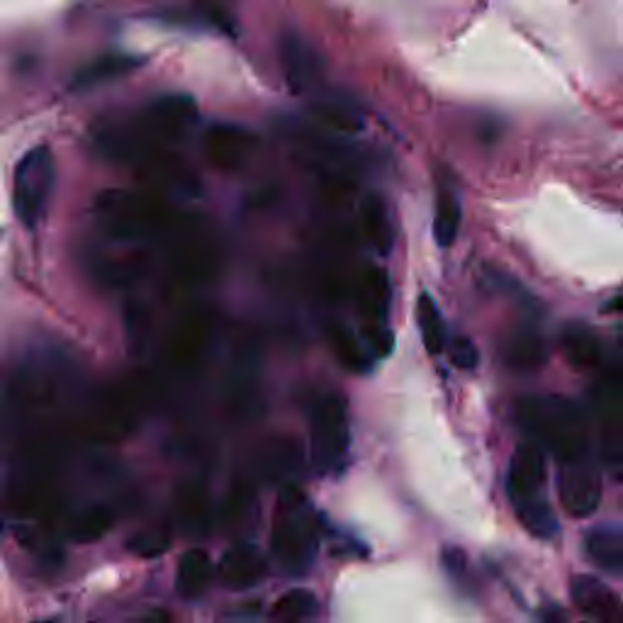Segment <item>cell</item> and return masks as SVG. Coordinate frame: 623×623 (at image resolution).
Returning <instances> with one entry per match:
<instances>
[{
    "label": "cell",
    "instance_id": "cell-9",
    "mask_svg": "<svg viewBox=\"0 0 623 623\" xmlns=\"http://www.w3.org/2000/svg\"><path fill=\"white\" fill-rule=\"evenodd\" d=\"M573 601L595 623H623L621 597L592 575H577L573 579Z\"/></svg>",
    "mask_w": 623,
    "mask_h": 623
},
{
    "label": "cell",
    "instance_id": "cell-11",
    "mask_svg": "<svg viewBox=\"0 0 623 623\" xmlns=\"http://www.w3.org/2000/svg\"><path fill=\"white\" fill-rule=\"evenodd\" d=\"M193 119H195V105L188 101V97L169 95L149 107L147 125L149 132L157 135L159 139H181Z\"/></svg>",
    "mask_w": 623,
    "mask_h": 623
},
{
    "label": "cell",
    "instance_id": "cell-22",
    "mask_svg": "<svg viewBox=\"0 0 623 623\" xmlns=\"http://www.w3.org/2000/svg\"><path fill=\"white\" fill-rule=\"evenodd\" d=\"M316 597L308 589H290L273 604V619L278 623H310L316 616Z\"/></svg>",
    "mask_w": 623,
    "mask_h": 623
},
{
    "label": "cell",
    "instance_id": "cell-1",
    "mask_svg": "<svg viewBox=\"0 0 623 623\" xmlns=\"http://www.w3.org/2000/svg\"><path fill=\"white\" fill-rule=\"evenodd\" d=\"M517 419L535 443L557 458V463L592 453V426L585 409L573 400L527 397L519 402Z\"/></svg>",
    "mask_w": 623,
    "mask_h": 623
},
{
    "label": "cell",
    "instance_id": "cell-5",
    "mask_svg": "<svg viewBox=\"0 0 623 623\" xmlns=\"http://www.w3.org/2000/svg\"><path fill=\"white\" fill-rule=\"evenodd\" d=\"M557 495L567 514L589 517L601 501V475L595 455H582L575 461L557 463Z\"/></svg>",
    "mask_w": 623,
    "mask_h": 623
},
{
    "label": "cell",
    "instance_id": "cell-29",
    "mask_svg": "<svg viewBox=\"0 0 623 623\" xmlns=\"http://www.w3.org/2000/svg\"><path fill=\"white\" fill-rule=\"evenodd\" d=\"M443 565H446V570L451 577H463L465 573V555L463 551H458V549H446L443 551Z\"/></svg>",
    "mask_w": 623,
    "mask_h": 623
},
{
    "label": "cell",
    "instance_id": "cell-17",
    "mask_svg": "<svg viewBox=\"0 0 623 623\" xmlns=\"http://www.w3.org/2000/svg\"><path fill=\"white\" fill-rule=\"evenodd\" d=\"M326 338H330V346L334 356L338 358L346 370L351 373H368L370 364H373V356L366 354V348L360 346V342H356V336L346 330L342 324H332L326 330Z\"/></svg>",
    "mask_w": 623,
    "mask_h": 623
},
{
    "label": "cell",
    "instance_id": "cell-30",
    "mask_svg": "<svg viewBox=\"0 0 623 623\" xmlns=\"http://www.w3.org/2000/svg\"><path fill=\"white\" fill-rule=\"evenodd\" d=\"M609 310H616V312H623V295H621V298H616V300H611V304H609Z\"/></svg>",
    "mask_w": 623,
    "mask_h": 623
},
{
    "label": "cell",
    "instance_id": "cell-20",
    "mask_svg": "<svg viewBox=\"0 0 623 623\" xmlns=\"http://www.w3.org/2000/svg\"><path fill=\"white\" fill-rule=\"evenodd\" d=\"M137 59L135 57H103L93 64H89L83 71L76 73L73 85L76 89H93V85H101L107 81H115L119 76H125L129 71L137 69Z\"/></svg>",
    "mask_w": 623,
    "mask_h": 623
},
{
    "label": "cell",
    "instance_id": "cell-15",
    "mask_svg": "<svg viewBox=\"0 0 623 623\" xmlns=\"http://www.w3.org/2000/svg\"><path fill=\"white\" fill-rule=\"evenodd\" d=\"M358 304L360 312L368 322L382 324L390 308V282L382 268H370L358 288Z\"/></svg>",
    "mask_w": 623,
    "mask_h": 623
},
{
    "label": "cell",
    "instance_id": "cell-18",
    "mask_svg": "<svg viewBox=\"0 0 623 623\" xmlns=\"http://www.w3.org/2000/svg\"><path fill=\"white\" fill-rule=\"evenodd\" d=\"M563 351L577 368H597L601 364V344L587 326H567L563 332Z\"/></svg>",
    "mask_w": 623,
    "mask_h": 623
},
{
    "label": "cell",
    "instance_id": "cell-28",
    "mask_svg": "<svg viewBox=\"0 0 623 623\" xmlns=\"http://www.w3.org/2000/svg\"><path fill=\"white\" fill-rule=\"evenodd\" d=\"M364 334L368 338L370 351H373L376 356H388L392 351V334L382 324H378V322L366 324Z\"/></svg>",
    "mask_w": 623,
    "mask_h": 623
},
{
    "label": "cell",
    "instance_id": "cell-6",
    "mask_svg": "<svg viewBox=\"0 0 623 623\" xmlns=\"http://www.w3.org/2000/svg\"><path fill=\"white\" fill-rule=\"evenodd\" d=\"M97 207H101L103 224L115 236H139L145 232H154L166 220L159 205L135 198L129 193H107Z\"/></svg>",
    "mask_w": 623,
    "mask_h": 623
},
{
    "label": "cell",
    "instance_id": "cell-31",
    "mask_svg": "<svg viewBox=\"0 0 623 623\" xmlns=\"http://www.w3.org/2000/svg\"><path fill=\"white\" fill-rule=\"evenodd\" d=\"M149 623H173V621H169L166 616H154Z\"/></svg>",
    "mask_w": 623,
    "mask_h": 623
},
{
    "label": "cell",
    "instance_id": "cell-4",
    "mask_svg": "<svg viewBox=\"0 0 623 623\" xmlns=\"http://www.w3.org/2000/svg\"><path fill=\"white\" fill-rule=\"evenodd\" d=\"M57 183V163L49 147H32L15 166V215L27 229L45 220L47 207Z\"/></svg>",
    "mask_w": 623,
    "mask_h": 623
},
{
    "label": "cell",
    "instance_id": "cell-27",
    "mask_svg": "<svg viewBox=\"0 0 623 623\" xmlns=\"http://www.w3.org/2000/svg\"><path fill=\"white\" fill-rule=\"evenodd\" d=\"M448 354H451V360L463 370H473L480 364V354H477V346L470 342L468 336L455 334L451 342H448Z\"/></svg>",
    "mask_w": 623,
    "mask_h": 623
},
{
    "label": "cell",
    "instance_id": "cell-12",
    "mask_svg": "<svg viewBox=\"0 0 623 623\" xmlns=\"http://www.w3.org/2000/svg\"><path fill=\"white\" fill-rule=\"evenodd\" d=\"M251 135L239 127H215L205 139V151L215 166L236 169L251 154Z\"/></svg>",
    "mask_w": 623,
    "mask_h": 623
},
{
    "label": "cell",
    "instance_id": "cell-2",
    "mask_svg": "<svg viewBox=\"0 0 623 623\" xmlns=\"http://www.w3.org/2000/svg\"><path fill=\"white\" fill-rule=\"evenodd\" d=\"M316 549H320V533L312 511L300 492H292L280 499L278 519L273 523V561L286 575L302 577L312 567Z\"/></svg>",
    "mask_w": 623,
    "mask_h": 623
},
{
    "label": "cell",
    "instance_id": "cell-8",
    "mask_svg": "<svg viewBox=\"0 0 623 623\" xmlns=\"http://www.w3.org/2000/svg\"><path fill=\"white\" fill-rule=\"evenodd\" d=\"M268 573V561L256 545L236 543L229 549L220 563H217V579L220 585L232 589V592H244V589L256 587Z\"/></svg>",
    "mask_w": 623,
    "mask_h": 623
},
{
    "label": "cell",
    "instance_id": "cell-26",
    "mask_svg": "<svg viewBox=\"0 0 623 623\" xmlns=\"http://www.w3.org/2000/svg\"><path fill=\"white\" fill-rule=\"evenodd\" d=\"M169 545H171V539H169L166 531L147 529V531L135 533L132 539H129L127 549L137 555H141V557H157L161 553H166Z\"/></svg>",
    "mask_w": 623,
    "mask_h": 623
},
{
    "label": "cell",
    "instance_id": "cell-23",
    "mask_svg": "<svg viewBox=\"0 0 623 623\" xmlns=\"http://www.w3.org/2000/svg\"><path fill=\"white\" fill-rule=\"evenodd\" d=\"M514 511H517L519 521L523 523V529L531 531L539 539H551V535L557 533V519L553 514V507L549 499H529V501H519L514 505Z\"/></svg>",
    "mask_w": 623,
    "mask_h": 623
},
{
    "label": "cell",
    "instance_id": "cell-21",
    "mask_svg": "<svg viewBox=\"0 0 623 623\" xmlns=\"http://www.w3.org/2000/svg\"><path fill=\"white\" fill-rule=\"evenodd\" d=\"M417 322H419V332L424 338V346L426 351L431 356H439L443 348H446V324H443V316L436 308V302L431 295H422L419 302H417Z\"/></svg>",
    "mask_w": 623,
    "mask_h": 623
},
{
    "label": "cell",
    "instance_id": "cell-14",
    "mask_svg": "<svg viewBox=\"0 0 623 623\" xmlns=\"http://www.w3.org/2000/svg\"><path fill=\"white\" fill-rule=\"evenodd\" d=\"M587 557L607 573H623V531L614 527H597L585 539Z\"/></svg>",
    "mask_w": 623,
    "mask_h": 623
},
{
    "label": "cell",
    "instance_id": "cell-16",
    "mask_svg": "<svg viewBox=\"0 0 623 623\" xmlns=\"http://www.w3.org/2000/svg\"><path fill=\"white\" fill-rule=\"evenodd\" d=\"M463 207L453 188H441L434 205V239L439 246H453L458 229H461Z\"/></svg>",
    "mask_w": 623,
    "mask_h": 623
},
{
    "label": "cell",
    "instance_id": "cell-7",
    "mask_svg": "<svg viewBox=\"0 0 623 623\" xmlns=\"http://www.w3.org/2000/svg\"><path fill=\"white\" fill-rule=\"evenodd\" d=\"M507 492L511 505L545 497V448L535 441L521 443L511 455Z\"/></svg>",
    "mask_w": 623,
    "mask_h": 623
},
{
    "label": "cell",
    "instance_id": "cell-3",
    "mask_svg": "<svg viewBox=\"0 0 623 623\" xmlns=\"http://www.w3.org/2000/svg\"><path fill=\"white\" fill-rule=\"evenodd\" d=\"M348 443H351V429L344 397L324 395L316 400L310 419V453L316 473H338L346 463Z\"/></svg>",
    "mask_w": 623,
    "mask_h": 623
},
{
    "label": "cell",
    "instance_id": "cell-10",
    "mask_svg": "<svg viewBox=\"0 0 623 623\" xmlns=\"http://www.w3.org/2000/svg\"><path fill=\"white\" fill-rule=\"evenodd\" d=\"M280 59H282V69H286V76L290 81V89L308 91L310 85L320 79L322 61L308 42L300 39L298 35H288L286 39H282Z\"/></svg>",
    "mask_w": 623,
    "mask_h": 623
},
{
    "label": "cell",
    "instance_id": "cell-25",
    "mask_svg": "<svg viewBox=\"0 0 623 623\" xmlns=\"http://www.w3.org/2000/svg\"><path fill=\"white\" fill-rule=\"evenodd\" d=\"M113 527V511L107 507H89L83 509L79 517L71 521V535L76 541H83V543H91L103 539V535L111 531Z\"/></svg>",
    "mask_w": 623,
    "mask_h": 623
},
{
    "label": "cell",
    "instance_id": "cell-13",
    "mask_svg": "<svg viewBox=\"0 0 623 623\" xmlns=\"http://www.w3.org/2000/svg\"><path fill=\"white\" fill-rule=\"evenodd\" d=\"M217 570L212 567L210 555L200 549L185 551L181 555L178 563V575H176V589L183 599H198L207 592L212 577Z\"/></svg>",
    "mask_w": 623,
    "mask_h": 623
},
{
    "label": "cell",
    "instance_id": "cell-19",
    "mask_svg": "<svg viewBox=\"0 0 623 623\" xmlns=\"http://www.w3.org/2000/svg\"><path fill=\"white\" fill-rule=\"evenodd\" d=\"M505 356L511 368L535 370L545 364V356H549V351H545V344L539 334L531 330H523L509 338Z\"/></svg>",
    "mask_w": 623,
    "mask_h": 623
},
{
    "label": "cell",
    "instance_id": "cell-24",
    "mask_svg": "<svg viewBox=\"0 0 623 623\" xmlns=\"http://www.w3.org/2000/svg\"><path fill=\"white\" fill-rule=\"evenodd\" d=\"M364 227L366 234L370 239L380 254H388L392 249V229H390V217H388V207L380 198H368L364 205Z\"/></svg>",
    "mask_w": 623,
    "mask_h": 623
}]
</instances>
